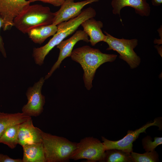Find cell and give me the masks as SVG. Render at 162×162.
<instances>
[{"label": "cell", "mask_w": 162, "mask_h": 162, "mask_svg": "<svg viewBox=\"0 0 162 162\" xmlns=\"http://www.w3.org/2000/svg\"><path fill=\"white\" fill-rule=\"evenodd\" d=\"M103 162H133L130 156V154L116 149L106 150Z\"/></svg>", "instance_id": "ac0fdd59"}, {"label": "cell", "mask_w": 162, "mask_h": 162, "mask_svg": "<svg viewBox=\"0 0 162 162\" xmlns=\"http://www.w3.org/2000/svg\"><path fill=\"white\" fill-rule=\"evenodd\" d=\"M130 156L133 162H156L159 161V155L155 150L139 154L131 152Z\"/></svg>", "instance_id": "d6986e66"}, {"label": "cell", "mask_w": 162, "mask_h": 162, "mask_svg": "<svg viewBox=\"0 0 162 162\" xmlns=\"http://www.w3.org/2000/svg\"><path fill=\"white\" fill-rule=\"evenodd\" d=\"M31 117L22 112L9 113L0 112V137L8 127L20 124Z\"/></svg>", "instance_id": "2e32d148"}, {"label": "cell", "mask_w": 162, "mask_h": 162, "mask_svg": "<svg viewBox=\"0 0 162 162\" xmlns=\"http://www.w3.org/2000/svg\"><path fill=\"white\" fill-rule=\"evenodd\" d=\"M30 3L40 1L44 3L51 4L54 6H60L66 0H29Z\"/></svg>", "instance_id": "44dd1931"}, {"label": "cell", "mask_w": 162, "mask_h": 162, "mask_svg": "<svg viewBox=\"0 0 162 162\" xmlns=\"http://www.w3.org/2000/svg\"><path fill=\"white\" fill-rule=\"evenodd\" d=\"M104 32L106 35L104 42L108 45L106 50H112L117 52L119 55V58L126 62L131 69L137 67L140 64L141 58L134 51V49L138 45V40L119 39L106 31Z\"/></svg>", "instance_id": "277c9868"}, {"label": "cell", "mask_w": 162, "mask_h": 162, "mask_svg": "<svg viewBox=\"0 0 162 162\" xmlns=\"http://www.w3.org/2000/svg\"><path fill=\"white\" fill-rule=\"evenodd\" d=\"M3 21L0 16V29L3 25ZM0 52L4 58L7 57L6 53L4 47V44L2 38L0 35Z\"/></svg>", "instance_id": "603a6c76"}, {"label": "cell", "mask_w": 162, "mask_h": 162, "mask_svg": "<svg viewBox=\"0 0 162 162\" xmlns=\"http://www.w3.org/2000/svg\"><path fill=\"white\" fill-rule=\"evenodd\" d=\"M0 162H22V160L20 159H13L6 155L0 154Z\"/></svg>", "instance_id": "7402d4cb"}, {"label": "cell", "mask_w": 162, "mask_h": 162, "mask_svg": "<svg viewBox=\"0 0 162 162\" xmlns=\"http://www.w3.org/2000/svg\"><path fill=\"white\" fill-rule=\"evenodd\" d=\"M41 134L46 162L69 161L77 143L42 130Z\"/></svg>", "instance_id": "3957f363"}, {"label": "cell", "mask_w": 162, "mask_h": 162, "mask_svg": "<svg viewBox=\"0 0 162 162\" xmlns=\"http://www.w3.org/2000/svg\"><path fill=\"white\" fill-rule=\"evenodd\" d=\"M111 5L113 8L112 12L120 17V11L125 7L134 8L136 14L142 16H148L150 14L151 8L146 0H112Z\"/></svg>", "instance_id": "7c38bea8"}, {"label": "cell", "mask_w": 162, "mask_h": 162, "mask_svg": "<svg viewBox=\"0 0 162 162\" xmlns=\"http://www.w3.org/2000/svg\"><path fill=\"white\" fill-rule=\"evenodd\" d=\"M26 0H0V16L3 21L4 31L9 30L14 26V19L30 5Z\"/></svg>", "instance_id": "ba28073f"}, {"label": "cell", "mask_w": 162, "mask_h": 162, "mask_svg": "<svg viewBox=\"0 0 162 162\" xmlns=\"http://www.w3.org/2000/svg\"><path fill=\"white\" fill-rule=\"evenodd\" d=\"M99 0H85L75 2V0H66L60 6L59 9L55 12V17L52 24L57 26L62 22L77 16L85 6Z\"/></svg>", "instance_id": "30bf717a"}, {"label": "cell", "mask_w": 162, "mask_h": 162, "mask_svg": "<svg viewBox=\"0 0 162 162\" xmlns=\"http://www.w3.org/2000/svg\"><path fill=\"white\" fill-rule=\"evenodd\" d=\"M20 124L10 126L0 137V143L7 145L11 149L15 148L18 143V134Z\"/></svg>", "instance_id": "e0dca14e"}, {"label": "cell", "mask_w": 162, "mask_h": 162, "mask_svg": "<svg viewBox=\"0 0 162 162\" xmlns=\"http://www.w3.org/2000/svg\"><path fill=\"white\" fill-rule=\"evenodd\" d=\"M22 148V162H46L42 142L27 145Z\"/></svg>", "instance_id": "5bb4252c"}, {"label": "cell", "mask_w": 162, "mask_h": 162, "mask_svg": "<svg viewBox=\"0 0 162 162\" xmlns=\"http://www.w3.org/2000/svg\"><path fill=\"white\" fill-rule=\"evenodd\" d=\"M57 26L51 24L33 28L27 33L29 38L34 43L41 44L49 37L56 32Z\"/></svg>", "instance_id": "9a60e30c"}, {"label": "cell", "mask_w": 162, "mask_h": 162, "mask_svg": "<svg viewBox=\"0 0 162 162\" xmlns=\"http://www.w3.org/2000/svg\"><path fill=\"white\" fill-rule=\"evenodd\" d=\"M117 55L102 53L99 49L84 46L73 50L70 57L81 65L84 71L83 79L88 90L92 87V82L97 69L106 62L115 61Z\"/></svg>", "instance_id": "6da1fadb"}, {"label": "cell", "mask_w": 162, "mask_h": 162, "mask_svg": "<svg viewBox=\"0 0 162 162\" xmlns=\"http://www.w3.org/2000/svg\"><path fill=\"white\" fill-rule=\"evenodd\" d=\"M156 126L162 128L161 118H156L153 122H148L139 128L135 130H129L127 135L122 139L114 141L108 140L102 136L103 143L106 150L112 149L120 150L128 154L133 151V143L138 137L140 134L146 133V130L148 127Z\"/></svg>", "instance_id": "8992f818"}, {"label": "cell", "mask_w": 162, "mask_h": 162, "mask_svg": "<svg viewBox=\"0 0 162 162\" xmlns=\"http://www.w3.org/2000/svg\"><path fill=\"white\" fill-rule=\"evenodd\" d=\"M45 80L42 77L33 86L28 88L26 93L28 101L22 107V112L31 117L37 116L43 112L45 97L42 94L41 90Z\"/></svg>", "instance_id": "52a82bcc"}, {"label": "cell", "mask_w": 162, "mask_h": 162, "mask_svg": "<svg viewBox=\"0 0 162 162\" xmlns=\"http://www.w3.org/2000/svg\"><path fill=\"white\" fill-rule=\"evenodd\" d=\"M106 151L102 142L93 137H86L77 143L70 159H86L88 162H102Z\"/></svg>", "instance_id": "5b68a950"}, {"label": "cell", "mask_w": 162, "mask_h": 162, "mask_svg": "<svg viewBox=\"0 0 162 162\" xmlns=\"http://www.w3.org/2000/svg\"><path fill=\"white\" fill-rule=\"evenodd\" d=\"M55 15L49 7L38 4L29 5L14 19V26L22 33H27L33 28L52 24Z\"/></svg>", "instance_id": "7a4b0ae2"}, {"label": "cell", "mask_w": 162, "mask_h": 162, "mask_svg": "<svg viewBox=\"0 0 162 162\" xmlns=\"http://www.w3.org/2000/svg\"><path fill=\"white\" fill-rule=\"evenodd\" d=\"M81 26L83 30L89 37V42L92 46H94L100 42H104L106 35L103 33L101 29L103 27L101 21H97L92 18L84 21Z\"/></svg>", "instance_id": "4fadbf2b"}, {"label": "cell", "mask_w": 162, "mask_h": 162, "mask_svg": "<svg viewBox=\"0 0 162 162\" xmlns=\"http://www.w3.org/2000/svg\"><path fill=\"white\" fill-rule=\"evenodd\" d=\"M152 140V138L148 136L144 137L142 140L143 147L146 152H152L155 150L158 146L162 143L161 137H155L154 138V140Z\"/></svg>", "instance_id": "ffe728a7"}, {"label": "cell", "mask_w": 162, "mask_h": 162, "mask_svg": "<svg viewBox=\"0 0 162 162\" xmlns=\"http://www.w3.org/2000/svg\"><path fill=\"white\" fill-rule=\"evenodd\" d=\"M88 37L83 30H77L71 37L62 40L57 45L56 48L59 50L58 59L45 76L44 80H47L51 76L55 71L59 67L61 64L64 59L70 56L73 47L77 42L82 40L87 43L89 42Z\"/></svg>", "instance_id": "9c48e42d"}, {"label": "cell", "mask_w": 162, "mask_h": 162, "mask_svg": "<svg viewBox=\"0 0 162 162\" xmlns=\"http://www.w3.org/2000/svg\"><path fill=\"white\" fill-rule=\"evenodd\" d=\"M41 130L33 125L31 117L20 124L18 134V144L22 147L42 142Z\"/></svg>", "instance_id": "8fae6325"}, {"label": "cell", "mask_w": 162, "mask_h": 162, "mask_svg": "<svg viewBox=\"0 0 162 162\" xmlns=\"http://www.w3.org/2000/svg\"><path fill=\"white\" fill-rule=\"evenodd\" d=\"M152 2L154 6H160L162 3V0H152Z\"/></svg>", "instance_id": "cb8c5ba5"}]
</instances>
